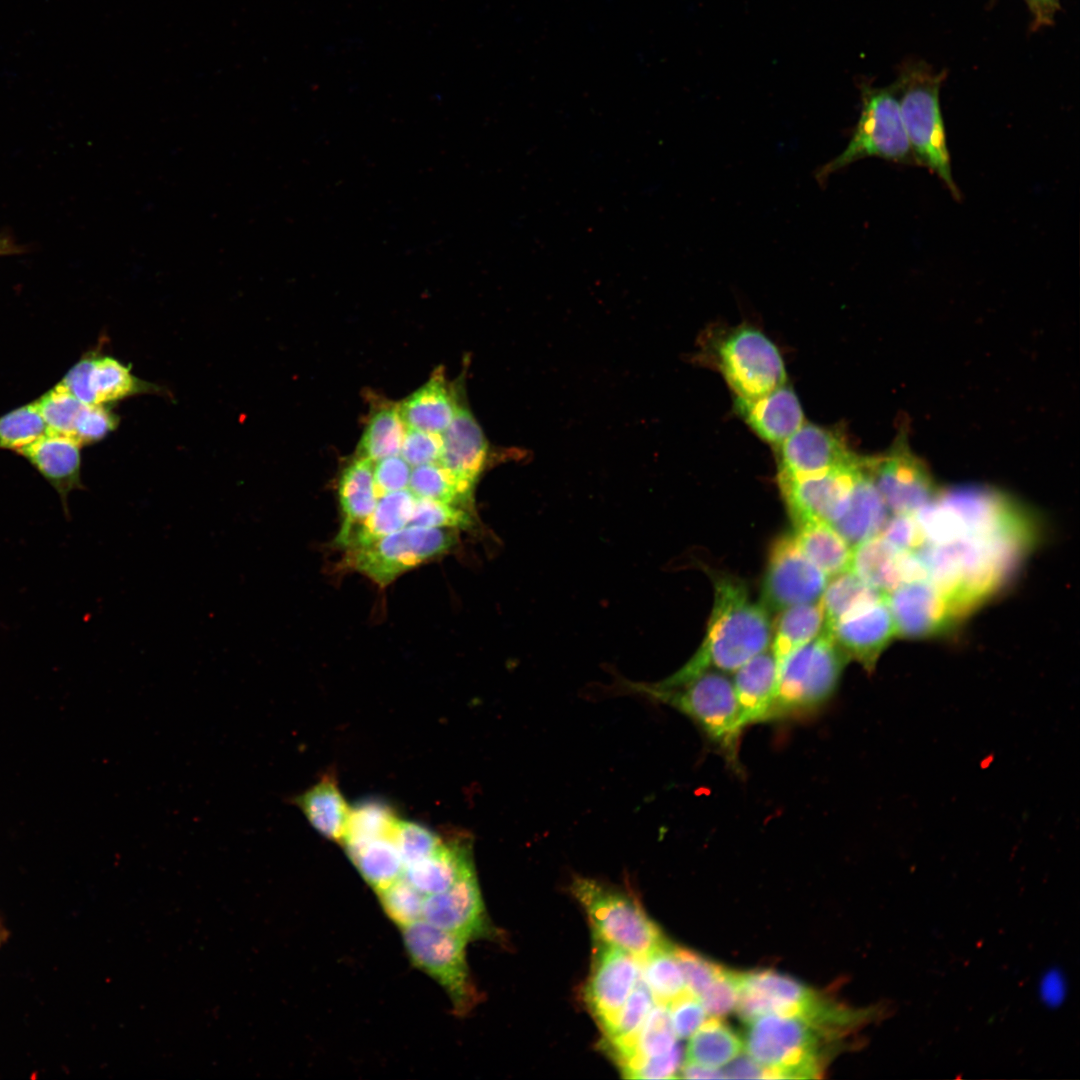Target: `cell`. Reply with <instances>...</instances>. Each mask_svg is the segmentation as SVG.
Returning <instances> with one entry per match:
<instances>
[{
  "instance_id": "15",
  "label": "cell",
  "mask_w": 1080,
  "mask_h": 1080,
  "mask_svg": "<svg viewBox=\"0 0 1080 1080\" xmlns=\"http://www.w3.org/2000/svg\"><path fill=\"white\" fill-rule=\"evenodd\" d=\"M896 635L927 637L949 629L961 615L948 595L928 578L902 583L886 594Z\"/></svg>"
},
{
  "instance_id": "4",
  "label": "cell",
  "mask_w": 1080,
  "mask_h": 1080,
  "mask_svg": "<svg viewBox=\"0 0 1080 1080\" xmlns=\"http://www.w3.org/2000/svg\"><path fill=\"white\" fill-rule=\"evenodd\" d=\"M747 1023L743 1048L764 1068V1078L821 1077V1044L832 1038L815 1024L802 1016L779 1014L762 1015Z\"/></svg>"
},
{
  "instance_id": "51",
  "label": "cell",
  "mask_w": 1080,
  "mask_h": 1080,
  "mask_svg": "<svg viewBox=\"0 0 1080 1080\" xmlns=\"http://www.w3.org/2000/svg\"><path fill=\"white\" fill-rule=\"evenodd\" d=\"M442 434L406 427L400 454L413 467L438 462L442 452Z\"/></svg>"
},
{
  "instance_id": "29",
  "label": "cell",
  "mask_w": 1080,
  "mask_h": 1080,
  "mask_svg": "<svg viewBox=\"0 0 1080 1080\" xmlns=\"http://www.w3.org/2000/svg\"><path fill=\"white\" fill-rule=\"evenodd\" d=\"M415 499L409 489L379 496L374 510L365 520L337 534L336 546L345 551L362 547L405 528L411 519Z\"/></svg>"
},
{
  "instance_id": "39",
  "label": "cell",
  "mask_w": 1080,
  "mask_h": 1080,
  "mask_svg": "<svg viewBox=\"0 0 1080 1080\" xmlns=\"http://www.w3.org/2000/svg\"><path fill=\"white\" fill-rule=\"evenodd\" d=\"M641 960V977L655 1004L669 1006L688 992L673 945L665 942Z\"/></svg>"
},
{
  "instance_id": "42",
  "label": "cell",
  "mask_w": 1080,
  "mask_h": 1080,
  "mask_svg": "<svg viewBox=\"0 0 1080 1080\" xmlns=\"http://www.w3.org/2000/svg\"><path fill=\"white\" fill-rule=\"evenodd\" d=\"M399 819L391 807L378 800H367L350 808L343 845L380 837H394Z\"/></svg>"
},
{
  "instance_id": "43",
  "label": "cell",
  "mask_w": 1080,
  "mask_h": 1080,
  "mask_svg": "<svg viewBox=\"0 0 1080 1080\" xmlns=\"http://www.w3.org/2000/svg\"><path fill=\"white\" fill-rule=\"evenodd\" d=\"M47 432L35 402L29 403L0 417V449L16 451Z\"/></svg>"
},
{
  "instance_id": "22",
  "label": "cell",
  "mask_w": 1080,
  "mask_h": 1080,
  "mask_svg": "<svg viewBox=\"0 0 1080 1080\" xmlns=\"http://www.w3.org/2000/svg\"><path fill=\"white\" fill-rule=\"evenodd\" d=\"M442 440L438 463L464 491L473 495L475 485L488 463L489 446L467 407L459 404L453 420L442 433Z\"/></svg>"
},
{
  "instance_id": "41",
  "label": "cell",
  "mask_w": 1080,
  "mask_h": 1080,
  "mask_svg": "<svg viewBox=\"0 0 1080 1080\" xmlns=\"http://www.w3.org/2000/svg\"><path fill=\"white\" fill-rule=\"evenodd\" d=\"M677 1045L668 1006L655 1004L642 1025L631 1052L619 1066L622 1072H625L636 1062L665 1054Z\"/></svg>"
},
{
  "instance_id": "53",
  "label": "cell",
  "mask_w": 1080,
  "mask_h": 1080,
  "mask_svg": "<svg viewBox=\"0 0 1080 1080\" xmlns=\"http://www.w3.org/2000/svg\"><path fill=\"white\" fill-rule=\"evenodd\" d=\"M410 465L402 456L393 455L379 459L373 464V477L378 497L405 489L411 476Z\"/></svg>"
},
{
  "instance_id": "59",
  "label": "cell",
  "mask_w": 1080,
  "mask_h": 1080,
  "mask_svg": "<svg viewBox=\"0 0 1080 1080\" xmlns=\"http://www.w3.org/2000/svg\"><path fill=\"white\" fill-rule=\"evenodd\" d=\"M680 1077L686 1079H719L725 1078L722 1070L701 1066L685 1061L679 1069Z\"/></svg>"
},
{
  "instance_id": "10",
  "label": "cell",
  "mask_w": 1080,
  "mask_h": 1080,
  "mask_svg": "<svg viewBox=\"0 0 1080 1080\" xmlns=\"http://www.w3.org/2000/svg\"><path fill=\"white\" fill-rule=\"evenodd\" d=\"M401 930L414 965L442 986L457 1015L468 1013L479 999L465 956L468 941L422 919Z\"/></svg>"
},
{
  "instance_id": "44",
  "label": "cell",
  "mask_w": 1080,
  "mask_h": 1080,
  "mask_svg": "<svg viewBox=\"0 0 1080 1080\" xmlns=\"http://www.w3.org/2000/svg\"><path fill=\"white\" fill-rule=\"evenodd\" d=\"M35 404L48 432L72 437L75 423L85 403L58 383Z\"/></svg>"
},
{
  "instance_id": "57",
  "label": "cell",
  "mask_w": 1080,
  "mask_h": 1080,
  "mask_svg": "<svg viewBox=\"0 0 1080 1080\" xmlns=\"http://www.w3.org/2000/svg\"><path fill=\"white\" fill-rule=\"evenodd\" d=\"M722 1071L725 1078H764V1068L749 1055L736 1056Z\"/></svg>"
},
{
  "instance_id": "2",
  "label": "cell",
  "mask_w": 1080,
  "mask_h": 1080,
  "mask_svg": "<svg viewBox=\"0 0 1080 1080\" xmlns=\"http://www.w3.org/2000/svg\"><path fill=\"white\" fill-rule=\"evenodd\" d=\"M627 688L686 715L702 730L728 764L739 769L738 751L746 726L732 681L723 672L707 670L671 687L627 682Z\"/></svg>"
},
{
  "instance_id": "32",
  "label": "cell",
  "mask_w": 1080,
  "mask_h": 1080,
  "mask_svg": "<svg viewBox=\"0 0 1080 1080\" xmlns=\"http://www.w3.org/2000/svg\"><path fill=\"white\" fill-rule=\"evenodd\" d=\"M370 459L356 456L346 465L338 481V499L342 524L338 533L345 532L365 520L378 500Z\"/></svg>"
},
{
  "instance_id": "55",
  "label": "cell",
  "mask_w": 1080,
  "mask_h": 1080,
  "mask_svg": "<svg viewBox=\"0 0 1080 1080\" xmlns=\"http://www.w3.org/2000/svg\"><path fill=\"white\" fill-rule=\"evenodd\" d=\"M681 1049L679 1044L671 1051L636 1062L624 1072L626 1078L633 1079H670L677 1078L680 1069Z\"/></svg>"
},
{
  "instance_id": "33",
  "label": "cell",
  "mask_w": 1080,
  "mask_h": 1080,
  "mask_svg": "<svg viewBox=\"0 0 1080 1080\" xmlns=\"http://www.w3.org/2000/svg\"><path fill=\"white\" fill-rule=\"evenodd\" d=\"M824 627L825 616L820 599L780 611L772 628L770 649L778 667L791 653L820 635Z\"/></svg>"
},
{
  "instance_id": "34",
  "label": "cell",
  "mask_w": 1080,
  "mask_h": 1080,
  "mask_svg": "<svg viewBox=\"0 0 1080 1080\" xmlns=\"http://www.w3.org/2000/svg\"><path fill=\"white\" fill-rule=\"evenodd\" d=\"M362 877L376 892L403 876L404 863L394 837L344 845Z\"/></svg>"
},
{
  "instance_id": "8",
  "label": "cell",
  "mask_w": 1080,
  "mask_h": 1080,
  "mask_svg": "<svg viewBox=\"0 0 1080 1080\" xmlns=\"http://www.w3.org/2000/svg\"><path fill=\"white\" fill-rule=\"evenodd\" d=\"M704 351L705 359L738 398H756L785 384L786 371L778 348L754 327L741 325L713 334Z\"/></svg>"
},
{
  "instance_id": "35",
  "label": "cell",
  "mask_w": 1080,
  "mask_h": 1080,
  "mask_svg": "<svg viewBox=\"0 0 1080 1080\" xmlns=\"http://www.w3.org/2000/svg\"><path fill=\"white\" fill-rule=\"evenodd\" d=\"M742 1049L740 1036L721 1017L711 1016L690 1036L685 1061L719 1069Z\"/></svg>"
},
{
  "instance_id": "24",
  "label": "cell",
  "mask_w": 1080,
  "mask_h": 1080,
  "mask_svg": "<svg viewBox=\"0 0 1080 1080\" xmlns=\"http://www.w3.org/2000/svg\"><path fill=\"white\" fill-rule=\"evenodd\" d=\"M735 409L764 441L779 446L803 423L804 414L794 391L785 386L756 398L736 397Z\"/></svg>"
},
{
  "instance_id": "25",
  "label": "cell",
  "mask_w": 1080,
  "mask_h": 1080,
  "mask_svg": "<svg viewBox=\"0 0 1080 1080\" xmlns=\"http://www.w3.org/2000/svg\"><path fill=\"white\" fill-rule=\"evenodd\" d=\"M872 459L866 458L845 513L832 524L852 547L880 534L889 518V510L873 477Z\"/></svg>"
},
{
  "instance_id": "45",
  "label": "cell",
  "mask_w": 1080,
  "mask_h": 1080,
  "mask_svg": "<svg viewBox=\"0 0 1080 1080\" xmlns=\"http://www.w3.org/2000/svg\"><path fill=\"white\" fill-rule=\"evenodd\" d=\"M377 894L386 914L400 928L422 919L425 896L403 876Z\"/></svg>"
},
{
  "instance_id": "38",
  "label": "cell",
  "mask_w": 1080,
  "mask_h": 1080,
  "mask_svg": "<svg viewBox=\"0 0 1080 1080\" xmlns=\"http://www.w3.org/2000/svg\"><path fill=\"white\" fill-rule=\"evenodd\" d=\"M885 596L850 570L832 577L820 598L825 616L824 630L846 615Z\"/></svg>"
},
{
  "instance_id": "1",
  "label": "cell",
  "mask_w": 1080,
  "mask_h": 1080,
  "mask_svg": "<svg viewBox=\"0 0 1080 1080\" xmlns=\"http://www.w3.org/2000/svg\"><path fill=\"white\" fill-rule=\"evenodd\" d=\"M713 584L714 603L703 642L686 664L656 684L676 686L707 670L736 671L770 645L769 612L752 602L745 585L722 574L713 576Z\"/></svg>"
},
{
  "instance_id": "54",
  "label": "cell",
  "mask_w": 1080,
  "mask_h": 1080,
  "mask_svg": "<svg viewBox=\"0 0 1080 1080\" xmlns=\"http://www.w3.org/2000/svg\"><path fill=\"white\" fill-rule=\"evenodd\" d=\"M668 1008L677 1038L690 1037L704 1022L706 1015L700 1000L689 992L673 1001Z\"/></svg>"
},
{
  "instance_id": "40",
  "label": "cell",
  "mask_w": 1080,
  "mask_h": 1080,
  "mask_svg": "<svg viewBox=\"0 0 1080 1080\" xmlns=\"http://www.w3.org/2000/svg\"><path fill=\"white\" fill-rule=\"evenodd\" d=\"M408 486L415 498L445 502L474 513L473 495L464 491L438 462L414 467Z\"/></svg>"
},
{
  "instance_id": "30",
  "label": "cell",
  "mask_w": 1080,
  "mask_h": 1080,
  "mask_svg": "<svg viewBox=\"0 0 1080 1080\" xmlns=\"http://www.w3.org/2000/svg\"><path fill=\"white\" fill-rule=\"evenodd\" d=\"M312 827L329 840L342 843L350 808L341 794L334 775H324L316 784L292 797Z\"/></svg>"
},
{
  "instance_id": "20",
  "label": "cell",
  "mask_w": 1080,
  "mask_h": 1080,
  "mask_svg": "<svg viewBox=\"0 0 1080 1080\" xmlns=\"http://www.w3.org/2000/svg\"><path fill=\"white\" fill-rule=\"evenodd\" d=\"M422 920L467 941L486 934V913L475 870L447 890L425 897Z\"/></svg>"
},
{
  "instance_id": "31",
  "label": "cell",
  "mask_w": 1080,
  "mask_h": 1080,
  "mask_svg": "<svg viewBox=\"0 0 1080 1080\" xmlns=\"http://www.w3.org/2000/svg\"><path fill=\"white\" fill-rule=\"evenodd\" d=\"M794 526L801 550L829 578L850 570L853 547L831 524L806 520Z\"/></svg>"
},
{
  "instance_id": "14",
  "label": "cell",
  "mask_w": 1080,
  "mask_h": 1080,
  "mask_svg": "<svg viewBox=\"0 0 1080 1080\" xmlns=\"http://www.w3.org/2000/svg\"><path fill=\"white\" fill-rule=\"evenodd\" d=\"M872 473L893 514H915L939 493L926 465L912 453L903 433L886 455L873 457Z\"/></svg>"
},
{
  "instance_id": "28",
  "label": "cell",
  "mask_w": 1080,
  "mask_h": 1080,
  "mask_svg": "<svg viewBox=\"0 0 1080 1080\" xmlns=\"http://www.w3.org/2000/svg\"><path fill=\"white\" fill-rule=\"evenodd\" d=\"M398 406L406 427L442 434L453 420L459 403L443 369L437 368L424 385Z\"/></svg>"
},
{
  "instance_id": "47",
  "label": "cell",
  "mask_w": 1080,
  "mask_h": 1080,
  "mask_svg": "<svg viewBox=\"0 0 1080 1080\" xmlns=\"http://www.w3.org/2000/svg\"><path fill=\"white\" fill-rule=\"evenodd\" d=\"M394 839L404 867L432 855L443 843L436 833L411 821L399 820Z\"/></svg>"
},
{
  "instance_id": "17",
  "label": "cell",
  "mask_w": 1080,
  "mask_h": 1080,
  "mask_svg": "<svg viewBox=\"0 0 1080 1080\" xmlns=\"http://www.w3.org/2000/svg\"><path fill=\"white\" fill-rule=\"evenodd\" d=\"M85 404L112 403L161 388L131 373V369L110 356H87L76 363L60 382Z\"/></svg>"
},
{
  "instance_id": "52",
  "label": "cell",
  "mask_w": 1080,
  "mask_h": 1080,
  "mask_svg": "<svg viewBox=\"0 0 1080 1080\" xmlns=\"http://www.w3.org/2000/svg\"><path fill=\"white\" fill-rule=\"evenodd\" d=\"M895 547L918 552L926 545V538L915 514H893L880 533Z\"/></svg>"
},
{
  "instance_id": "60",
  "label": "cell",
  "mask_w": 1080,
  "mask_h": 1080,
  "mask_svg": "<svg viewBox=\"0 0 1080 1080\" xmlns=\"http://www.w3.org/2000/svg\"><path fill=\"white\" fill-rule=\"evenodd\" d=\"M23 248L18 246L8 235L0 234V256L22 253Z\"/></svg>"
},
{
  "instance_id": "58",
  "label": "cell",
  "mask_w": 1080,
  "mask_h": 1080,
  "mask_svg": "<svg viewBox=\"0 0 1080 1080\" xmlns=\"http://www.w3.org/2000/svg\"><path fill=\"white\" fill-rule=\"evenodd\" d=\"M1034 16V24L1048 25L1052 22L1058 0H1025Z\"/></svg>"
},
{
  "instance_id": "37",
  "label": "cell",
  "mask_w": 1080,
  "mask_h": 1080,
  "mask_svg": "<svg viewBox=\"0 0 1080 1080\" xmlns=\"http://www.w3.org/2000/svg\"><path fill=\"white\" fill-rule=\"evenodd\" d=\"M406 425L400 415L398 404L384 403L373 409L360 438L357 456L373 462L401 450Z\"/></svg>"
},
{
  "instance_id": "3",
  "label": "cell",
  "mask_w": 1080,
  "mask_h": 1080,
  "mask_svg": "<svg viewBox=\"0 0 1080 1080\" xmlns=\"http://www.w3.org/2000/svg\"><path fill=\"white\" fill-rule=\"evenodd\" d=\"M944 74L925 64L904 67L893 84L915 165L936 174L956 200L961 199L952 175L939 92Z\"/></svg>"
},
{
  "instance_id": "26",
  "label": "cell",
  "mask_w": 1080,
  "mask_h": 1080,
  "mask_svg": "<svg viewBox=\"0 0 1080 1080\" xmlns=\"http://www.w3.org/2000/svg\"><path fill=\"white\" fill-rule=\"evenodd\" d=\"M734 672L732 684L745 726L771 720L778 682L772 651L766 649Z\"/></svg>"
},
{
  "instance_id": "7",
  "label": "cell",
  "mask_w": 1080,
  "mask_h": 1080,
  "mask_svg": "<svg viewBox=\"0 0 1080 1080\" xmlns=\"http://www.w3.org/2000/svg\"><path fill=\"white\" fill-rule=\"evenodd\" d=\"M570 890L586 912L595 941L639 959L667 942L632 895L585 877H576Z\"/></svg>"
},
{
  "instance_id": "46",
  "label": "cell",
  "mask_w": 1080,
  "mask_h": 1080,
  "mask_svg": "<svg viewBox=\"0 0 1080 1080\" xmlns=\"http://www.w3.org/2000/svg\"><path fill=\"white\" fill-rule=\"evenodd\" d=\"M474 513L441 501L416 498L408 526L421 528L467 529Z\"/></svg>"
},
{
  "instance_id": "11",
  "label": "cell",
  "mask_w": 1080,
  "mask_h": 1080,
  "mask_svg": "<svg viewBox=\"0 0 1080 1080\" xmlns=\"http://www.w3.org/2000/svg\"><path fill=\"white\" fill-rule=\"evenodd\" d=\"M829 577L801 550L794 534H785L771 547L761 588V604L768 612L818 601Z\"/></svg>"
},
{
  "instance_id": "50",
  "label": "cell",
  "mask_w": 1080,
  "mask_h": 1080,
  "mask_svg": "<svg viewBox=\"0 0 1080 1080\" xmlns=\"http://www.w3.org/2000/svg\"><path fill=\"white\" fill-rule=\"evenodd\" d=\"M738 993V972L726 968L698 999L706 1014L723 1017L736 1008Z\"/></svg>"
},
{
  "instance_id": "16",
  "label": "cell",
  "mask_w": 1080,
  "mask_h": 1080,
  "mask_svg": "<svg viewBox=\"0 0 1080 1080\" xmlns=\"http://www.w3.org/2000/svg\"><path fill=\"white\" fill-rule=\"evenodd\" d=\"M585 1001L603 1032L617 1014L641 976V960L614 946L595 941Z\"/></svg>"
},
{
  "instance_id": "27",
  "label": "cell",
  "mask_w": 1080,
  "mask_h": 1080,
  "mask_svg": "<svg viewBox=\"0 0 1080 1080\" xmlns=\"http://www.w3.org/2000/svg\"><path fill=\"white\" fill-rule=\"evenodd\" d=\"M473 870L471 840L462 836L443 841L432 855L405 866L403 877L427 897L447 890Z\"/></svg>"
},
{
  "instance_id": "48",
  "label": "cell",
  "mask_w": 1080,
  "mask_h": 1080,
  "mask_svg": "<svg viewBox=\"0 0 1080 1080\" xmlns=\"http://www.w3.org/2000/svg\"><path fill=\"white\" fill-rule=\"evenodd\" d=\"M673 951L681 967L688 992L697 998L726 969L689 949L673 945Z\"/></svg>"
},
{
  "instance_id": "56",
  "label": "cell",
  "mask_w": 1080,
  "mask_h": 1080,
  "mask_svg": "<svg viewBox=\"0 0 1080 1080\" xmlns=\"http://www.w3.org/2000/svg\"><path fill=\"white\" fill-rule=\"evenodd\" d=\"M1039 993L1041 1000L1048 1007L1060 1006L1067 993V983L1063 973L1058 969L1048 970L1040 980Z\"/></svg>"
},
{
  "instance_id": "12",
  "label": "cell",
  "mask_w": 1080,
  "mask_h": 1080,
  "mask_svg": "<svg viewBox=\"0 0 1080 1080\" xmlns=\"http://www.w3.org/2000/svg\"><path fill=\"white\" fill-rule=\"evenodd\" d=\"M866 457L855 456L830 471L800 478L777 476L779 488L794 524L818 520L829 524L845 513L856 478Z\"/></svg>"
},
{
  "instance_id": "21",
  "label": "cell",
  "mask_w": 1080,
  "mask_h": 1080,
  "mask_svg": "<svg viewBox=\"0 0 1080 1080\" xmlns=\"http://www.w3.org/2000/svg\"><path fill=\"white\" fill-rule=\"evenodd\" d=\"M850 571L884 594L902 583L928 578L917 553L895 547L881 534L853 547Z\"/></svg>"
},
{
  "instance_id": "49",
  "label": "cell",
  "mask_w": 1080,
  "mask_h": 1080,
  "mask_svg": "<svg viewBox=\"0 0 1080 1080\" xmlns=\"http://www.w3.org/2000/svg\"><path fill=\"white\" fill-rule=\"evenodd\" d=\"M119 417L103 404H85L75 423L72 438L81 446L98 442L116 429Z\"/></svg>"
},
{
  "instance_id": "5",
  "label": "cell",
  "mask_w": 1080,
  "mask_h": 1080,
  "mask_svg": "<svg viewBox=\"0 0 1080 1080\" xmlns=\"http://www.w3.org/2000/svg\"><path fill=\"white\" fill-rule=\"evenodd\" d=\"M858 122L845 149L815 172L819 185L849 165L868 157L915 165L893 85L885 88L863 83Z\"/></svg>"
},
{
  "instance_id": "23",
  "label": "cell",
  "mask_w": 1080,
  "mask_h": 1080,
  "mask_svg": "<svg viewBox=\"0 0 1080 1080\" xmlns=\"http://www.w3.org/2000/svg\"><path fill=\"white\" fill-rule=\"evenodd\" d=\"M81 447L72 437L47 432L15 451L57 492L67 519H70L69 495L85 489L81 477Z\"/></svg>"
},
{
  "instance_id": "18",
  "label": "cell",
  "mask_w": 1080,
  "mask_h": 1080,
  "mask_svg": "<svg viewBox=\"0 0 1080 1080\" xmlns=\"http://www.w3.org/2000/svg\"><path fill=\"white\" fill-rule=\"evenodd\" d=\"M839 433L803 423L777 446L778 475L800 478L821 474L855 458Z\"/></svg>"
},
{
  "instance_id": "6",
  "label": "cell",
  "mask_w": 1080,
  "mask_h": 1080,
  "mask_svg": "<svg viewBox=\"0 0 1080 1080\" xmlns=\"http://www.w3.org/2000/svg\"><path fill=\"white\" fill-rule=\"evenodd\" d=\"M848 661L824 630L791 653L778 667L771 720L800 717L816 711L835 692Z\"/></svg>"
},
{
  "instance_id": "19",
  "label": "cell",
  "mask_w": 1080,
  "mask_h": 1080,
  "mask_svg": "<svg viewBox=\"0 0 1080 1080\" xmlns=\"http://www.w3.org/2000/svg\"><path fill=\"white\" fill-rule=\"evenodd\" d=\"M827 632L848 659L873 671L880 655L896 636L886 596L838 620Z\"/></svg>"
},
{
  "instance_id": "9",
  "label": "cell",
  "mask_w": 1080,
  "mask_h": 1080,
  "mask_svg": "<svg viewBox=\"0 0 1080 1080\" xmlns=\"http://www.w3.org/2000/svg\"><path fill=\"white\" fill-rule=\"evenodd\" d=\"M456 529L408 526L365 546L346 550L344 567L386 586L401 574L437 558L457 542Z\"/></svg>"
},
{
  "instance_id": "36",
  "label": "cell",
  "mask_w": 1080,
  "mask_h": 1080,
  "mask_svg": "<svg viewBox=\"0 0 1080 1080\" xmlns=\"http://www.w3.org/2000/svg\"><path fill=\"white\" fill-rule=\"evenodd\" d=\"M655 1005L653 996L640 976L611 1026L604 1031L606 1046L617 1063L631 1052L637 1035Z\"/></svg>"
},
{
  "instance_id": "13",
  "label": "cell",
  "mask_w": 1080,
  "mask_h": 1080,
  "mask_svg": "<svg viewBox=\"0 0 1080 1080\" xmlns=\"http://www.w3.org/2000/svg\"><path fill=\"white\" fill-rule=\"evenodd\" d=\"M738 987L736 1009L745 1022L766 1014L812 1020L827 1001L797 980L771 969L738 972Z\"/></svg>"
}]
</instances>
